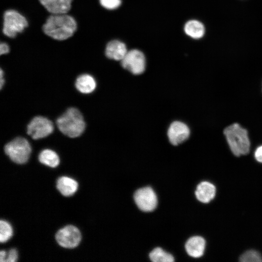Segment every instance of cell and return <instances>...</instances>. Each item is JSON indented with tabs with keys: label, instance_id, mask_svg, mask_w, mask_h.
I'll return each instance as SVG.
<instances>
[{
	"label": "cell",
	"instance_id": "6da1fadb",
	"mask_svg": "<svg viewBox=\"0 0 262 262\" xmlns=\"http://www.w3.org/2000/svg\"><path fill=\"white\" fill-rule=\"evenodd\" d=\"M77 29L75 20L66 14H53L44 24L43 30L46 34L58 40H66L73 35Z\"/></svg>",
	"mask_w": 262,
	"mask_h": 262
},
{
	"label": "cell",
	"instance_id": "7a4b0ae2",
	"mask_svg": "<svg viewBox=\"0 0 262 262\" xmlns=\"http://www.w3.org/2000/svg\"><path fill=\"white\" fill-rule=\"evenodd\" d=\"M56 125L60 131L65 135L75 138L80 136L85 128V123L81 112L71 107L59 116Z\"/></svg>",
	"mask_w": 262,
	"mask_h": 262
},
{
	"label": "cell",
	"instance_id": "3957f363",
	"mask_svg": "<svg viewBox=\"0 0 262 262\" xmlns=\"http://www.w3.org/2000/svg\"><path fill=\"white\" fill-rule=\"evenodd\" d=\"M230 149L236 156L247 154L250 150V143L246 130L238 123H233L224 130Z\"/></svg>",
	"mask_w": 262,
	"mask_h": 262
},
{
	"label": "cell",
	"instance_id": "277c9868",
	"mask_svg": "<svg viewBox=\"0 0 262 262\" xmlns=\"http://www.w3.org/2000/svg\"><path fill=\"white\" fill-rule=\"evenodd\" d=\"M31 150L28 141L20 137L15 138L4 147L6 154L12 161L18 164H23L28 161Z\"/></svg>",
	"mask_w": 262,
	"mask_h": 262
},
{
	"label": "cell",
	"instance_id": "5b68a950",
	"mask_svg": "<svg viewBox=\"0 0 262 262\" xmlns=\"http://www.w3.org/2000/svg\"><path fill=\"white\" fill-rule=\"evenodd\" d=\"M27 26L28 22L25 17L17 11L9 10L4 13L2 32L6 36L15 37Z\"/></svg>",
	"mask_w": 262,
	"mask_h": 262
},
{
	"label": "cell",
	"instance_id": "8992f818",
	"mask_svg": "<svg viewBox=\"0 0 262 262\" xmlns=\"http://www.w3.org/2000/svg\"><path fill=\"white\" fill-rule=\"evenodd\" d=\"M54 130L53 124L48 118L37 116L33 118L27 126V133L33 139L46 137Z\"/></svg>",
	"mask_w": 262,
	"mask_h": 262
},
{
	"label": "cell",
	"instance_id": "52a82bcc",
	"mask_svg": "<svg viewBox=\"0 0 262 262\" xmlns=\"http://www.w3.org/2000/svg\"><path fill=\"white\" fill-rule=\"evenodd\" d=\"M121 63L124 68L135 75L143 73L146 67L144 54L140 50L135 49L128 51Z\"/></svg>",
	"mask_w": 262,
	"mask_h": 262
},
{
	"label": "cell",
	"instance_id": "ba28073f",
	"mask_svg": "<svg viewBox=\"0 0 262 262\" xmlns=\"http://www.w3.org/2000/svg\"><path fill=\"white\" fill-rule=\"evenodd\" d=\"M58 244L66 248H73L80 244L82 236L79 229L76 227L68 225L60 229L56 234Z\"/></svg>",
	"mask_w": 262,
	"mask_h": 262
},
{
	"label": "cell",
	"instance_id": "9c48e42d",
	"mask_svg": "<svg viewBox=\"0 0 262 262\" xmlns=\"http://www.w3.org/2000/svg\"><path fill=\"white\" fill-rule=\"evenodd\" d=\"M134 200L139 209L144 212H151L157 205L156 195L150 187L138 189L134 194Z\"/></svg>",
	"mask_w": 262,
	"mask_h": 262
},
{
	"label": "cell",
	"instance_id": "30bf717a",
	"mask_svg": "<svg viewBox=\"0 0 262 262\" xmlns=\"http://www.w3.org/2000/svg\"><path fill=\"white\" fill-rule=\"evenodd\" d=\"M167 135L171 144L176 146L188 139L190 135V130L184 123L175 121L170 125Z\"/></svg>",
	"mask_w": 262,
	"mask_h": 262
},
{
	"label": "cell",
	"instance_id": "8fae6325",
	"mask_svg": "<svg viewBox=\"0 0 262 262\" xmlns=\"http://www.w3.org/2000/svg\"><path fill=\"white\" fill-rule=\"evenodd\" d=\"M72 0H39L41 4L52 14H66L70 10Z\"/></svg>",
	"mask_w": 262,
	"mask_h": 262
},
{
	"label": "cell",
	"instance_id": "7c38bea8",
	"mask_svg": "<svg viewBox=\"0 0 262 262\" xmlns=\"http://www.w3.org/2000/svg\"><path fill=\"white\" fill-rule=\"evenodd\" d=\"M127 52L125 44L117 40L109 42L105 49L106 56L109 59L116 61H121Z\"/></svg>",
	"mask_w": 262,
	"mask_h": 262
},
{
	"label": "cell",
	"instance_id": "4fadbf2b",
	"mask_svg": "<svg viewBox=\"0 0 262 262\" xmlns=\"http://www.w3.org/2000/svg\"><path fill=\"white\" fill-rule=\"evenodd\" d=\"M206 242L203 238L195 236L189 238L185 244V249L190 256L199 258L202 256L205 248Z\"/></svg>",
	"mask_w": 262,
	"mask_h": 262
},
{
	"label": "cell",
	"instance_id": "5bb4252c",
	"mask_svg": "<svg viewBox=\"0 0 262 262\" xmlns=\"http://www.w3.org/2000/svg\"><path fill=\"white\" fill-rule=\"evenodd\" d=\"M216 188L214 185L208 181H202L197 186L195 195L196 198L204 203H209L215 196Z\"/></svg>",
	"mask_w": 262,
	"mask_h": 262
},
{
	"label": "cell",
	"instance_id": "9a60e30c",
	"mask_svg": "<svg viewBox=\"0 0 262 262\" xmlns=\"http://www.w3.org/2000/svg\"><path fill=\"white\" fill-rule=\"evenodd\" d=\"M96 82L93 77L87 74L80 75L75 82L76 88L83 94L93 92L96 89Z\"/></svg>",
	"mask_w": 262,
	"mask_h": 262
},
{
	"label": "cell",
	"instance_id": "2e32d148",
	"mask_svg": "<svg viewBox=\"0 0 262 262\" xmlns=\"http://www.w3.org/2000/svg\"><path fill=\"white\" fill-rule=\"evenodd\" d=\"M56 187L63 196H68L73 195L77 191L78 184L75 180L64 176L58 179Z\"/></svg>",
	"mask_w": 262,
	"mask_h": 262
},
{
	"label": "cell",
	"instance_id": "e0dca14e",
	"mask_svg": "<svg viewBox=\"0 0 262 262\" xmlns=\"http://www.w3.org/2000/svg\"><path fill=\"white\" fill-rule=\"evenodd\" d=\"M184 31L187 35L194 39L201 38L205 32L204 25L196 20L187 21L184 25Z\"/></svg>",
	"mask_w": 262,
	"mask_h": 262
},
{
	"label": "cell",
	"instance_id": "ac0fdd59",
	"mask_svg": "<svg viewBox=\"0 0 262 262\" xmlns=\"http://www.w3.org/2000/svg\"><path fill=\"white\" fill-rule=\"evenodd\" d=\"M38 159L42 164L52 168L57 167L60 163L58 154L54 151L49 149L42 150L39 154Z\"/></svg>",
	"mask_w": 262,
	"mask_h": 262
},
{
	"label": "cell",
	"instance_id": "d6986e66",
	"mask_svg": "<svg viewBox=\"0 0 262 262\" xmlns=\"http://www.w3.org/2000/svg\"><path fill=\"white\" fill-rule=\"evenodd\" d=\"M151 261L154 262H172L174 261L172 255L160 247L154 248L149 254Z\"/></svg>",
	"mask_w": 262,
	"mask_h": 262
},
{
	"label": "cell",
	"instance_id": "ffe728a7",
	"mask_svg": "<svg viewBox=\"0 0 262 262\" xmlns=\"http://www.w3.org/2000/svg\"><path fill=\"white\" fill-rule=\"evenodd\" d=\"M13 235L11 225L7 222L1 220L0 222V241L1 243L9 240Z\"/></svg>",
	"mask_w": 262,
	"mask_h": 262
},
{
	"label": "cell",
	"instance_id": "44dd1931",
	"mask_svg": "<svg viewBox=\"0 0 262 262\" xmlns=\"http://www.w3.org/2000/svg\"><path fill=\"white\" fill-rule=\"evenodd\" d=\"M242 262H261L262 257L260 253L254 250H249L244 253L240 257Z\"/></svg>",
	"mask_w": 262,
	"mask_h": 262
},
{
	"label": "cell",
	"instance_id": "7402d4cb",
	"mask_svg": "<svg viewBox=\"0 0 262 262\" xmlns=\"http://www.w3.org/2000/svg\"><path fill=\"white\" fill-rule=\"evenodd\" d=\"M102 6L108 10L117 8L121 4V0H99Z\"/></svg>",
	"mask_w": 262,
	"mask_h": 262
},
{
	"label": "cell",
	"instance_id": "603a6c76",
	"mask_svg": "<svg viewBox=\"0 0 262 262\" xmlns=\"http://www.w3.org/2000/svg\"><path fill=\"white\" fill-rule=\"evenodd\" d=\"M18 258L17 252L15 249H11L6 258L5 262H15Z\"/></svg>",
	"mask_w": 262,
	"mask_h": 262
},
{
	"label": "cell",
	"instance_id": "cb8c5ba5",
	"mask_svg": "<svg viewBox=\"0 0 262 262\" xmlns=\"http://www.w3.org/2000/svg\"><path fill=\"white\" fill-rule=\"evenodd\" d=\"M254 156L258 162L262 163V145L257 147L254 153Z\"/></svg>",
	"mask_w": 262,
	"mask_h": 262
},
{
	"label": "cell",
	"instance_id": "d4e9b609",
	"mask_svg": "<svg viewBox=\"0 0 262 262\" xmlns=\"http://www.w3.org/2000/svg\"><path fill=\"white\" fill-rule=\"evenodd\" d=\"M9 51L8 45L5 43H1L0 45V55L8 53Z\"/></svg>",
	"mask_w": 262,
	"mask_h": 262
},
{
	"label": "cell",
	"instance_id": "484cf974",
	"mask_svg": "<svg viewBox=\"0 0 262 262\" xmlns=\"http://www.w3.org/2000/svg\"><path fill=\"white\" fill-rule=\"evenodd\" d=\"M5 83V80L4 78V72L2 69H0V89H2L3 86Z\"/></svg>",
	"mask_w": 262,
	"mask_h": 262
},
{
	"label": "cell",
	"instance_id": "4316f807",
	"mask_svg": "<svg viewBox=\"0 0 262 262\" xmlns=\"http://www.w3.org/2000/svg\"><path fill=\"white\" fill-rule=\"evenodd\" d=\"M6 252L4 250H1L0 252V262H5L6 260Z\"/></svg>",
	"mask_w": 262,
	"mask_h": 262
}]
</instances>
